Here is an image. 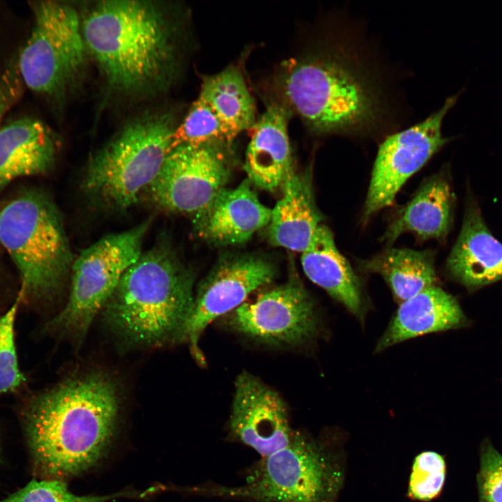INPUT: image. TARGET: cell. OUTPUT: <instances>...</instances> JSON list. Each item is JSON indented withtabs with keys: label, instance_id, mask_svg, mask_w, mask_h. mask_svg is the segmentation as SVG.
I'll list each match as a JSON object with an SVG mask.
<instances>
[{
	"label": "cell",
	"instance_id": "cell-19",
	"mask_svg": "<svg viewBox=\"0 0 502 502\" xmlns=\"http://www.w3.org/2000/svg\"><path fill=\"white\" fill-rule=\"evenodd\" d=\"M464 321L455 297L432 285L400 304L374 351L417 336L458 328Z\"/></svg>",
	"mask_w": 502,
	"mask_h": 502
},
{
	"label": "cell",
	"instance_id": "cell-15",
	"mask_svg": "<svg viewBox=\"0 0 502 502\" xmlns=\"http://www.w3.org/2000/svg\"><path fill=\"white\" fill-rule=\"evenodd\" d=\"M293 115L280 100H271L252 127L244 169L256 187L273 192L292 170L288 124Z\"/></svg>",
	"mask_w": 502,
	"mask_h": 502
},
{
	"label": "cell",
	"instance_id": "cell-1",
	"mask_svg": "<svg viewBox=\"0 0 502 502\" xmlns=\"http://www.w3.org/2000/svg\"><path fill=\"white\" fill-rule=\"evenodd\" d=\"M363 33L340 23L317 48L279 67L275 98L312 133L367 137L397 128L390 72Z\"/></svg>",
	"mask_w": 502,
	"mask_h": 502
},
{
	"label": "cell",
	"instance_id": "cell-25",
	"mask_svg": "<svg viewBox=\"0 0 502 502\" xmlns=\"http://www.w3.org/2000/svg\"><path fill=\"white\" fill-rule=\"evenodd\" d=\"M231 141L215 114L198 97L191 105L183 121L177 126L173 135L171 149L185 144L213 142L230 143Z\"/></svg>",
	"mask_w": 502,
	"mask_h": 502
},
{
	"label": "cell",
	"instance_id": "cell-28",
	"mask_svg": "<svg viewBox=\"0 0 502 502\" xmlns=\"http://www.w3.org/2000/svg\"><path fill=\"white\" fill-rule=\"evenodd\" d=\"M0 502H103L101 496H78L58 479L31 480Z\"/></svg>",
	"mask_w": 502,
	"mask_h": 502
},
{
	"label": "cell",
	"instance_id": "cell-26",
	"mask_svg": "<svg viewBox=\"0 0 502 502\" xmlns=\"http://www.w3.org/2000/svg\"><path fill=\"white\" fill-rule=\"evenodd\" d=\"M20 296L0 315V396L17 391L26 379L20 370L15 340V323Z\"/></svg>",
	"mask_w": 502,
	"mask_h": 502
},
{
	"label": "cell",
	"instance_id": "cell-12",
	"mask_svg": "<svg viewBox=\"0 0 502 502\" xmlns=\"http://www.w3.org/2000/svg\"><path fill=\"white\" fill-rule=\"evenodd\" d=\"M228 323L243 335L277 345L302 344L318 329L314 302L297 281H289L244 302L229 313Z\"/></svg>",
	"mask_w": 502,
	"mask_h": 502
},
{
	"label": "cell",
	"instance_id": "cell-4",
	"mask_svg": "<svg viewBox=\"0 0 502 502\" xmlns=\"http://www.w3.org/2000/svg\"><path fill=\"white\" fill-rule=\"evenodd\" d=\"M192 273L167 245L142 252L102 309L110 328L127 342L152 347L184 340L195 296Z\"/></svg>",
	"mask_w": 502,
	"mask_h": 502
},
{
	"label": "cell",
	"instance_id": "cell-22",
	"mask_svg": "<svg viewBox=\"0 0 502 502\" xmlns=\"http://www.w3.org/2000/svg\"><path fill=\"white\" fill-rule=\"evenodd\" d=\"M455 195L443 174L426 179L418 190L396 215L381 241L395 242L405 232H412L421 239H443L452 225Z\"/></svg>",
	"mask_w": 502,
	"mask_h": 502
},
{
	"label": "cell",
	"instance_id": "cell-30",
	"mask_svg": "<svg viewBox=\"0 0 502 502\" xmlns=\"http://www.w3.org/2000/svg\"><path fill=\"white\" fill-rule=\"evenodd\" d=\"M5 273L1 266V262L0 261V310L7 302L10 296L6 293L9 292L6 289V280H5Z\"/></svg>",
	"mask_w": 502,
	"mask_h": 502
},
{
	"label": "cell",
	"instance_id": "cell-17",
	"mask_svg": "<svg viewBox=\"0 0 502 502\" xmlns=\"http://www.w3.org/2000/svg\"><path fill=\"white\" fill-rule=\"evenodd\" d=\"M446 268L455 279L470 290L502 279V243L487 228L474 201L468 204Z\"/></svg>",
	"mask_w": 502,
	"mask_h": 502
},
{
	"label": "cell",
	"instance_id": "cell-29",
	"mask_svg": "<svg viewBox=\"0 0 502 502\" xmlns=\"http://www.w3.org/2000/svg\"><path fill=\"white\" fill-rule=\"evenodd\" d=\"M478 485L479 502H502V455L491 445L481 452Z\"/></svg>",
	"mask_w": 502,
	"mask_h": 502
},
{
	"label": "cell",
	"instance_id": "cell-5",
	"mask_svg": "<svg viewBox=\"0 0 502 502\" xmlns=\"http://www.w3.org/2000/svg\"><path fill=\"white\" fill-rule=\"evenodd\" d=\"M0 243L19 272L22 303L53 298L72 266V254L59 215L52 201L29 190L0 211Z\"/></svg>",
	"mask_w": 502,
	"mask_h": 502
},
{
	"label": "cell",
	"instance_id": "cell-14",
	"mask_svg": "<svg viewBox=\"0 0 502 502\" xmlns=\"http://www.w3.org/2000/svg\"><path fill=\"white\" fill-rule=\"evenodd\" d=\"M229 429L230 441L252 448L261 457L285 448L294 433L280 396L247 372L236 381Z\"/></svg>",
	"mask_w": 502,
	"mask_h": 502
},
{
	"label": "cell",
	"instance_id": "cell-10",
	"mask_svg": "<svg viewBox=\"0 0 502 502\" xmlns=\"http://www.w3.org/2000/svg\"><path fill=\"white\" fill-rule=\"evenodd\" d=\"M229 144L213 142L171 149L146 190L151 200L171 212L195 216L205 210L228 181Z\"/></svg>",
	"mask_w": 502,
	"mask_h": 502
},
{
	"label": "cell",
	"instance_id": "cell-8",
	"mask_svg": "<svg viewBox=\"0 0 502 502\" xmlns=\"http://www.w3.org/2000/svg\"><path fill=\"white\" fill-rule=\"evenodd\" d=\"M34 24L17 56L24 84L56 99L65 97L84 75L88 50L82 19L70 5L56 1L33 3Z\"/></svg>",
	"mask_w": 502,
	"mask_h": 502
},
{
	"label": "cell",
	"instance_id": "cell-18",
	"mask_svg": "<svg viewBox=\"0 0 502 502\" xmlns=\"http://www.w3.org/2000/svg\"><path fill=\"white\" fill-rule=\"evenodd\" d=\"M282 195L271 210L268 238L275 246L303 252L311 242L322 216L314 199L311 174L293 169L282 185Z\"/></svg>",
	"mask_w": 502,
	"mask_h": 502
},
{
	"label": "cell",
	"instance_id": "cell-2",
	"mask_svg": "<svg viewBox=\"0 0 502 502\" xmlns=\"http://www.w3.org/2000/svg\"><path fill=\"white\" fill-rule=\"evenodd\" d=\"M119 396L116 381L101 372L77 374L26 395L19 415L34 467L58 480L93 467L115 435Z\"/></svg>",
	"mask_w": 502,
	"mask_h": 502
},
{
	"label": "cell",
	"instance_id": "cell-11",
	"mask_svg": "<svg viewBox=\"0 0 502 502\" xmlns=\"http://www.w3.org/2000/svg\"><path fill=\"white\" fill-rule=\"evenodd\" d=\"M462 91L447 98L423 120L386 136L374 160L364 220L391 204L405 182L452 139L443 135V121Z\"/></svg>",
	"mask_w": 502,
	"mask_h": 502
},
{
	"label": "cell",
	"instance_id": "cell-24",
	"mask_svg": "<svg viewBox=\"0 0 502 502\" xmlns=\"http://www.w3.org/2000/svg\"><path fill=\"white\" fill-rule=\"evenodd\" d=\"M360 268L381 275L399 304L435 285L437 280L434 254L429 250L389 248L360 262Z\"/></svg>",
	"mask_w": 502,
	"mask_h": 502
},
{
	"label": "cell",
	"instance_id": "cell-16",
	"mask_svg": "<svg viewBox=\"0 0 502 502\" xmlns=\"http://www.w3.org/2000/svg\"><path fill=\"white\" fill-rule=\"evenodd\" d=\"M248 179L223 189L193 223L197 234L217 245L241 244L268 225L271 209L261 203Z\"/></svg>",
	"mask_w": 502,
	"mask_h": 502
},
{
	"label": "cell",
	"instance_id": "cell-27",
	"mask_svg": "<svg viewBox=\"0 0 502 502\" xmlns=\"http://www.w3.org/2000/svg\"><path fill=\"white\" fill-rule=\"evenodd\" d=\"M446 471V462L441 455L434 451L420 452L413 462L408 496L420 501L436 498L443 489Z\"/></svg>",
	"mask_w": 502,
	"mask_h": 502
},
{
	"label": "cell",
	"instance_id": "cell-21",
	"mask_svg": "<svg viewBox=\"0 0 502 502\" xmlns=\"http://www.w3.org/2000/svg\"><path fill=\"white\" fill-rule=\"evenodd\" d=\"M56 138L43 122L29 117L0 128V188L16 178L43 174L52 166Z\"/></svg>",
	"mask_w": 502,
	"mask_h": 502
},
{
	"label": "cell",
	"instance_id": "cell-23",
	"mask_svg": "<svg viewBox=\"0 0 502 502\" xmlns=\"http://www.w3.org/2000/svg\"><path fill=\"white\" fill-rule=\"evenodd\" d=\"M198 97L215 114L231 140L252 128L257 120L254 99L242 73L234 66L205 76Z\"/></svg>",
	"mask_w": 502,
	"mask_h": 502
},
{
	"label": "cell",
	"instance_id": "cell-3",
	"mask_svg": "<svg viewBox=\"0 0 502 502\" xmlns=\"http://www.w3.org/2000/svg\"><path fill=\"white\" fill-rule=\"evenodd\" d=\"M88 52L111 90L128 96L166 89L178 67L179 28L156 2L101 1L82 19Z\"/></svg>",
	"mask_w": 502,
	"mask_h": 502
},
{
	"label": "cell",
	"instance_id": "cell-7",
	"mask_svg": "<svg viewBox=\"0 0 502 502\" xmlns=\"http://www.w3.org/2000/svg\"><path fill=\"white\" fill-rule=\"evenodd\" d=\"M340 471L323 441L294 431L285 448L261 457L238 487L205 485L197 492L252 502H333Z\"/></svg>",
	"mask_w": 502,
	"mask_h": 502
},
{
	"label": "cell",
	"instance_id": "cell-6",
	"mask_svg": "<svg viewBox=\"0 0 502 502\" xmlns=\"http://www.w3.org/2000/svg\"><path fill=\"white\" fill-rule=\"evenodd\" d=\"M177 126L168 113H149L126 123L91 158L83 188L116 210L135 204L158 174Z\"/></svg>",
	"mask_w": 502,
	"mask_h": 502
},
{
	"label": "cell",
	"instance_id": "cell-9",
	"mask_svg": "<svg viewBox=\"0 0 502 502\" xmlns=\"http://www.w3.org/2000/svg\"><path fill=\"white\" fill-rule=\"evenodd\" d=\"M146 221L103 236L84 249L72 264L68 301L47 329L77 344L86 335L125 272L140 257Z\"/></svg>",
	"mask_w": 502,
	"mask_h": 502
},
{
	"label": "cell",
	"instance_id": "cell-13",
	"mask_svg": "<svg viewBox=\"0 0 502 502\" xmlns=\"http://www.w3.org/2000/svg\"><path fill=\"white\" fill-rule=\"evenodd\" d=\"M276 269L268 259L255 255L224 259L212 269L197 288L184 340L198 362L203 356L198 342L206 327L216 318L230 313L254 290L270 283Z\"/></svg>",
	"mask_w": 502,
	"mask_h": 502
},
{
	"label": "cell",
	"instance_id": "cell-20",
	"mask_svg": "<svg viewBox=\"0 0 502 502\" xmlns=\"http://www.w3.org/2000/svg\"><path fill=\"white\" fill-rule=\"evenodd\" d=\"M301 264L307 277L363 321L365 299L360 281L349 261L339 252L333 235L321 224L302 252Z\"/></svg>",
	"mask_w": 502,
	"mask_h": 502
}]
</instances>
